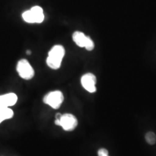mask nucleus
Returning <instances> with one entry per match:
<instances>
[{
	"instance_id": "f257e3e1",
	"label": "nucleus",
	"mask_w": 156,
	"mask_h": 156,
	"mask_svg": "<svg viewBox=\"0 0 156 156\" xmlns=\"http://www.w3.org/2000/svg\"><path fill=\"white\" fill-rule=\"evenodd\" d=\"M65 50L61 45H56L53 46L48 52V57L46 58V64L50 68L53 69H58L61 67Z\"/></svg>"
},
{
	"instance_id": "f03ea898",
	"label": "nucleus",
	"mask_w": 156,
	"mask_h": 156,
	"mask_svg": "<svg viewBox=\"0 0 156 156\" xmlns=\"http://www.w3.org/2000/svg\"><path fill=\"white\" fill-rule=\"evenodd\" d=\"M23 19L28 23H41L44 20L43 9L39 6H34L30 10L23 13Z\"/></svg>"
},
{
	"instance_id": "7ed1b4c3",
	"label": "nucleus",
	"mask_w": 156,
	"mask_h": 156,
	"mask_svg": "<svg viewBox=\"0 0 156 156\" xmlns=\"http://www.w3.org/2000/svg\"><path fill=\"white\" fill-rule=\"evenodd\" d=\"M64 101V95L61 91L55 90L48 93L44 98V102L54 109L59 108Z\"/></svg>"
},
{
	"instance_id": "20e7f679",
	"label": "nucleus",
	"mask_w": 156,
	"mask_h": 156,
	"mask_svg": "<svg viewBox=\"0 0 156 156\" xmlns=\"http://www.w3.org/2000/svg\"><path fill=\"white\" fill-rule=\"evenodd\" d=\"M74 42L79 47L85 48L87 51H92L94 48V43L89 36H86L83 32L75 31L73 35Z\"/></svg>"
},
{
	"instance_id": "39448f33",
	"label": "nucleus",
	"mask_w": 156,
	"mask_h": 156,
	"mask_svg": "<svg viewBox=\"0 0 156 156\" xmlns=\"http://www.w3.org/2000/svg\"><path fill=\"white\" fill-rule=\"evenodd\" d=\"M17 71L20 77L26 80L32 79L35 75L34 68L26 59L20 60L17 65Z\"/></svg>"
},
{
	"instance_id": "423d86ee",
	"label": "nucleus",
	"mask_w": 156,
	"mask_h": 156,
	"mask_svg": "<svg viewBox=\"0 0 156 156\" xmlns=\"http://www.w3.org/2000/svg\"><path fill=\"white\" fill-rule=\"evenodd\" d=\"M58 120H59V126H62L64 130L67 132L73 131L78 124L77 118L71 114H62Z\"/></svg>"
},
{
	"instance_id": "0eeeda50",
	"label": "nucleus",
	"mask_w": 156,
	"mask_h": 156,
	"mask_svg": "<svg viewBox=\"0 0 156 156\" xmlns=\"http://www.w3.org/2000/svg\"><path fill=\"white\" fill-rule=\"evenodd\" d=\"M96 77L92 73H87L81 77V84L83 87L91 93L96 91Z\"/></svg>"
},
{
	"instance_id": "6e6552de",
	"label": "nucleus",
	"mask_w": 156,
	"mask_h": 156,
	"mask_svg": "<svg viewBox=\"0 0 156 156\" xmlns=\"http://www.w3.org/2000/svg\"><path fill=\"white\" fill-rule=\"evenodd\" d=\"M17 101V96L13 93L0 95V108H9L14 106Z\"/></svg>"
},
{
	"instance_id": "1a4fd4ad",
	"label": "nucleus",
	"mask_w": 156,
	"mask_h": 156,
	"mask_svg": "<svg viewBox=\"0 0 156 156\" xmlns=\"http://www.w3.org/2000/svg\"><path fill=\"white\" fill-rule=\"evenodd\" d=\"M14 113L9 108H0V124L3 121L12 118Z\"/></svg>"
},
{
	"instance_id": "9d476101",
	"label": "nucleus",
	"mask_w": 156,
	"mask_h": 156,
	"mask_svg": "<svg viewBox=\"0 0 156 156\" xmlns=\"http://www.w3.org/2000/svg\"><path fill=\"white\" fill-rule=\"evenodd\" d=\"M145 139L147 143L150 144V145H154L156 142V136L155 134L152 132H147V133L146 134Z\"/></svg>"
},
{
	"instance_id": "9b49d317",
	"label": "nucleus",
	"mask_w": 156,
	"mask_h": 156,
	"mask_svg": "<svg viewBox=\"0 0 156 156\" xmlns=\"http://www.w3.org/2000/svg\"><path fill=\"white\" fill-rule=\"evenodd\" d=\"M98 156H109V155H108V154H104V155H101Z\"/></svg>"
},
{
	"instance_id": "f8f14e48",
	"label": "nucleus",
	"mask_w": 156,
	"mask_h": 156,
	"mask_svg": "<svg viewBox=\"0 0 156 156\" xmlns=\"http://www.w3.org/2000/svg\"><path fill=\"white\" fill-rule=\"evenodd\" d=\"M31 51H27V54H30Z\"/></svg>"
}]
</instances>
